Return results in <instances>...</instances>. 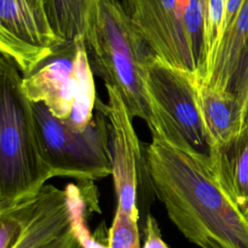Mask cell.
Segmentation results:
<instances>
[{
    "label": "cell",
    "mask_w": 248,
    "mask_h": 248,
    "mask_svg": "<svg viewBox=\"0 0 248 248\" xmlns=\"http://www.w3.org/2000/svg\"><path fill=\"white\" fill-rule=\"evenodd\" d=\"M21 81L16 66L1 54L0 207L36 197L52 178Z\"/></svg>",
    "instance_id": "obj_2"
},
{
    "label": "cell",
    "mask_w": 248,
    "mask_h": 248,
    "mask_svg": "<svg viewBox=\"0 0 248 248\" xmlns=\"http://www.w3.org/2000/svg\"><path fill=\"white\" fill-rule=\"evenodd\" d=\"M243 0H226V11H225V22H224V33L233 22L235 16L242 4ZM224 36V35H223Z\"/></svg>",
    "instance_id": "obj_21"
},
{
    "label": "cell",
    "mask_w": 248,
    "mask_h": 248,
    "mask_svg": "<svg viewBox=\"0 0 248 248\" xmlns=\"http://www.w3.org/2000/svg\"><path fill=\"white\" fill-rule=\"evenodd\" d=\"M99 0H45L55 33L64 41L86 39Z\"/></svg>",
    "instance_id": "obj_14"
},
{
    "label": "cell",
    "mask_w": 248,
    "mask_h": 248,
    "mask_svg": "<svg viewBox=\"0 0 248 248\" xmlns=\"http://www.w3.org/2000/svg\"><path fill=\"white\" fill-rule=\"evenodd\" d=\"M230 93L234 97L238 104L242 129L248 125V46Z\"/></svg>",
    "instance_id": "obj_18"
},
{
    "label": "cell",
    "mask_w": 248,
    "mask_h": 248,
    "mask_svg": "<svg viewBox=\"0 0 248 248\" xmlns=\"http://www.w3.org/2000/svg\"><path fill=\"white\" fill-rule=\"evenodd\" d=\"M96 73L115 87L134 117L155 126L145 73L155 55L119 0H99L86 39Z\"/></svg>",
    "instance_id": "obj_3"
},
{
    "label": "cell",
    "mask_w": 248,
    "mask_h": 248,
    "mask_svg": "<svg viewBox=\"0 0 248 248\" xmlns=\"http://www.w3.org/2000/svg\"><path fill=\"white\" fill-rule=\"evenodd\" d=\"M84 216L85 213L62 235L42 248H82L85 238L89 234L85 227Z\"/></svg>",
    "instance_id": "obj_19"
},
{
    "label": "cell",
    "mask_w": 248,
    "mask_h": 248,
    "mask_svg": "<svg viewBox=\"0 0 248 248\" xmlns=\"http://www.w3.org/2000/svg\"><path fill=\"white\" fill-rule=\"evenodd\" d=\"M105 86L108 103L103 104L99 100L96 103L108 121L111 176L116 195V210L140 220L138 190L143 174L148 175L145 150L144 153L141 152L140 139L133 125L134 116L121 94L109 84Z\"/></svg>",
    "instance_id": "obj_9"
},
{
    "label": "cell",
    "mask_w": 248,
    "mask_h": 248,
    "mask_svg": "<svg viewBox=\"0 0 248 248\" xmlns=\"http://www.w3.org/2000/svg\"><path fill=\"white\" fill-rule=\"evenodd\" d=\"M108 248H140L139 220L115 210L108 234Z\"/></svg>",
    "instance_id": "obj_17"
},
{
    "label": "cell",
    "mask_w": 248,
    "mask_h": 248,
    "mask_svg": "<svg viewBox=\"0 0 248 248\" xmlns=\"http://www.w3.org/2000/svg\"><path fill=\"white\" fill-rule=\"evenodd\" d=\"M248 46V0H243L236 16L224 33L214 67L202 83L230 93Z\"/></svg>",
    "instance_id": "obj_13"
},
{
    "label": "cell",
    "mask_w": 248,
    "mask_h": 248,
    "mask_svg": "<svg viewBox=\"0 0 248 248\" xmlns=\"http://www.w3.org/2000/svg\"><path fill=\"white\" fill-rule=\"evenodd\" d=\"M145 157L151 187L186 239L200 248H248V221L217 184L209 157L158 134Z\"/></svg>",
    "instance_id": "obj_1"
},
{
    "label": "cell",
    "mask_w": 248,
    "mask_h": 248,
    "mask_svg": "<svg viewBox=\"0 0 248 248\" xmlns=\"http://www.w3.org/2000/svg\"><path fill=\"white\" fill-rule=\"evenodd\" d=\"M144 232L145 239L142 248H169L162 238L161 231L156 219L150 214L146 215Z\"/></svg>",
    "instance_id": "obj_20"
},
{
    "label": "cell",
    "mask_w": 248,
    "mask_h": 248,
    "mask_svg": "<svg viewBox=\"0 0 248 248\" xmlns=\"http://www.w3.org/2000/svg\"><path fill=\"white\" fill-rule=\"evenodd\" d=\"M85 198L75 184L65 189L46 184L32 217L12 248H42L58 238L85 213Z\"/></svg>",
    "instance_id": "obj_10"
},
{
    "label": "cell",
    "mask_w": 248,
    "mask_h": 248,
    "mask_svg": "<svg viewBox=\"0 0 248 248\" xmlns=\"http://www.w3.org/2000/svg\"><path fill=\"white\" fill-rule=\"evenodd\" d=\"M84 38L66 42L31 74L21 86L32 103H43L67 126L83 131L94 117L96 90Z\"/></svg>",
    "instance_id": "obj_4"
},
{
    "label": "cell",
    "mask_w": 248,
    "mask_h": 248,
    "mask_svg": "<svg viewBox=\"0 0 248 248\" xmlns=\"http://www.w3.org/2000/svg\"><path fill=\"white\" fill-rule=\"evenodd\" d=\"M32 108L43 155L52 177L85 182L111 175L108 121L97 103V112L83 131L67 126L43 103H32Z\"/></svg>",
    "instance_id": "obj_7"
},
{
    "label": "cell",
    "mask_w": 248,
    "mask_h": 248,
    "mask_svg": "<svg viewBox=\"0 0 248 248\" xmlns=\"http://www.w3.org/2000/svg\"><path fill=\"white\" fill-rule=\"evenodd\" d=\"M126 10L156 56L204 77V0H126Z\"/></svg>",
    "instance_id": "obj_5"
},
{
    "label": "cell",
    "mask_w": 248,
    "mask_h": 248,
    "mask_svg": "<svg viewBox=\"0 0 248 248\" xmlns=\"http://www.w3.org/2000/svg\"><path fill=\"white\" fill-rule=\"evenodd\" d=\"M211 171L222 191L248 221V125L213 149Z\"/></svg>",
    "instance_id": "obj_11"
},
{
    "label": "cell",
    "mask_w": 248,
    "mask_h": 248,
    "mask_svg": "<svg viewBox=\"0 0 248 248\" xmlns=\"http://www.w3.org/2000/svg\"><path fill=\"white\" fill-rule=\"evenodd\" d=\"M65 43L51 25L45 0H0L1 54L23 77Z\"/></svg>",
    "instance_id": "obj_8"
},
{
    "label": "cell",
    "mask_w": 248,
    "mask_h": 248,
    "mask_svg": "<svg viewBox=\"0 0 248 248\" xmlns=\"http://www.w3.org/2000/svg\"><path fill=\"white\" fill-rule=\"evenodd\" d=\"M145 82L155 120L150 133L211 160L212 147L201 113L196 76L154 55L146 66Z\"/></svg>",
    "instance_id": "obj_6"
},
{
    "label": "cell",
    "mask_w": 248,
    "mask_h": 248,
    "mask_svg": "<svg viewBox=\"0 0 248 248\" xmlns=\"http://www.w3.org/2000/svg\"><path fill=\"white\" fill-rule=\"evenodd\" d=\"M199 103L213 151L241 130L240 109L231 93L205 83H199Z\"/></svg>",
    "instance_id": "obj_12"
},
{
    "label": "cell",
    "mask_w": 248,
    "mask_h": 248,
    "mask_svg": "<svg viewBox=\"0 0 248 248\" xmlns=\"http://www.w3.org/2000/svg\"><path fill=\"white\" fill-rule=\"evenodd\" d=\"M39 201L36 197L0 207V248H12L32 217Z\"/></svg>",
    "instance_id": "obj_16"
},
{
    "label": "cell",
    "mask_w": 248,
    "mask_h": 248,
    "mask_svg": "<svg viewBox=\"0 0 248 248\" xmlns=\"http://www.w3.org/2000/svg\"><path fill=\"white\" fill-rule=\"evenodd\" d=\"M82 248H108V243L107 245H103L101 242L96 241L94 238L91 237L90 234H88L85 238Z\"/></svg>",
    "instance_id": "obj_22"
},
{
    "label": "cell",
    "mask_w": 248,
    "mask_h": 248,
    "mask_svg": "<svg viewBox=\"0 0 248 248\" xmlns=\"http://www.w3.org/2000/svg\"><path fill=\"white\" fill-rule=\"evenodd\" d=\"M225 11L226 0H204V77L202 82L208 78L216 61L224 35Z\"/></svg>",
    "instance_id": "obj_15"
}]
</instances>
